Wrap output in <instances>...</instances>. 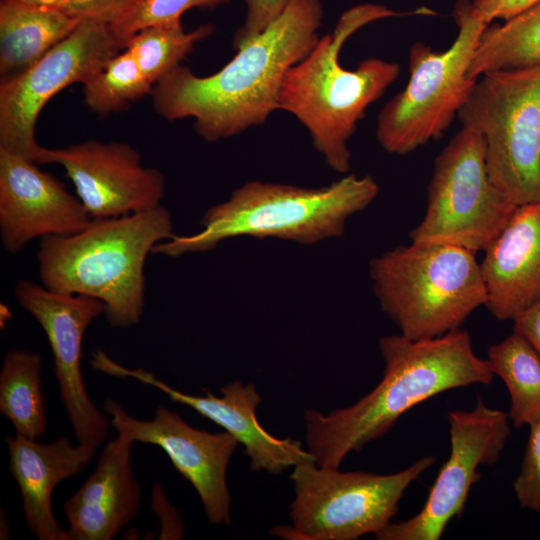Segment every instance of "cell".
<instances>
[{"label": "cell", "instance_id": "cell-23", "mask_svg": "<svg viewBox=\"0 0 540 540\" xmlns=\"http://www.w3.org/2000/svg\"><path fill=\"white\" fill-rule=\"evenodd\" d=\"M41 368L38 353L11 350L5 354L0 371L1 414L16 434L35 440L47 431Z\"/></svg>", "mask_w": 540, "mask_h": 540}, {"label": "cell", "instance_id": "cell-16", "mask_svg": "<svg viewBox=\"0 0 540 540\" xmlns=\"http://www.w3.org/2000/svg\"><path fill=\"white\" fill-rule=\"evenodd\" d=\"M91 364L94 369L105 374L122 378L131 377L157 388L172 402L189 406L201 416L219 425L243 445L244 453L250 459V467L254 472L280 474L301 462L315 461L299 440L276 438L262 427L256 417V409L262 400L252 383L244 385L240 381L230 382L221 387V396L209 391L203 396L192 395L171 387L142 368L124 367L101 350L93 353Z\"/></svg>", "mask_w": 540, "mask_h": 540}, {"label": "cell", "instance_id": "cell-1", "mask_svg": "<svg viewBox=\"0 0 540 540\" xmlns=\"http://www.w3.org/2000/svg\"><path fill=\"white\" fill-rule=\"evenodd\" d=\"M323 14L321 0H290L217 72L197 76L179 65L165 75L151 93L155 111L170 121L192 118L196 133L209 142L264 124L278 110L287 71L318 42Z\"/></svg>", "mask_w": 540, "mask_h": 540}, {"label": "cell", "instance_id": "cell-10", "mask_svg": "<svg viewBox=\"0 0 540 540\" xmlns=\"http://www.w3.org/2000/svg\"><path fill=\"white\" fill-rule=\"evenodd\" d=\"M432 455L392 474L341 472L315 461L294 466L290 518L300 539L354 540L377 534L397 513L407 488L432 466Z\"/></svg>", "mask_w": 540, "mask_h": 540}, {"label": "cell", "instance_id": "cell-13", "mask_svg": "<svg viewBox=\"0 0 540 540\" xmlns=\"http://www.w3.org/2000/svg\"><path fill=\"white\" fill-rule=\"evenodd\" d=\"M14 294L47 336L60 398L77 442L99 448L111 423L88 395L81 358L84 334L105 314L104 303L87 295L55 292L30 280H19Z\"/></svg>", "mask_w": 540, "mask_h": 540}, {"label": "cell", "instance_id": "cell-9", "mask_svg": "<svg viewBox=\"0 0 540 540\" xmlns=\"http://www.w3.org/2000/svg\"><path fill=\"white\" fill-rule=\"evenodd\" d=\"M517 207L489 177L482 135L462 126L435 159L426 212L410 240L484 251Z\"/></svg>", "mask_w": 540, "mask_h": 540}, {"label": "cell", "instance_id": "cell-7", "mask_svg": "<svg viewBox=\"0 0 540 540\" xmlns=\"http://www.w3.org/2000/svg\"><path fill=\"white\" fill-rule=\"evenodd\" d=\"M453 18L458 34L451 46L436 51L426 43H414L408 83L378 113L376 139L388 153L406 155L440 138L477 81L468 71L488 24L471 0H458Z\"/></svg>", "mask_w": 540, "mask_h": 540}, {"label": "cell", "instance_id": "cell-20", "mask_svg": "<svg viewBox=\"0 0 540 540\" xmlns=\"http://www.w3.org/2000/svg\"><path fill=\"white\" fill-rule=\"evenodd\" d=\"M5 443L28 530L39 540H71L54 515L53 491L86 467L98 448L78 442L74 445L68 437L41 443L18 434L7 436Z\"/></svg>", "mask_w": 540, "mask_h": 540}, {"label": "cell", "instance_id": "cell-26", "mask_svg": "<svg viewBox=\"0 0 540 540\" xmlns=\"http://www.w3.org/2000/svg\"><path fill=\"white\" fill-rule=\"evenodd\" d=\"M84 104L99 116L122 111L151 94L154 85L126 49L112 57L83 84Z\"/></svg>", "mask_w": 540, "mask_h": 540}, {"label": "cell", "instance_id": "cell-32", "mask_svg": "<svg viewBox=\"0 0 540 540\" xmlns=\"http://www.w3.org/2000/svg\"><path fill=\"white\" fill-rule=\"evenodd\" d=\"M513 322L514 331L526 338L540 354V300L518 314Z\"/></svg>", "mask_w": 540, "mask_h": 540}, {"label": "cell", "instance_id": "cell-33", "mask_svg": "<svg viewBox=\"0 0 540 540\" xmlns=\"http://www.w3.org/2000/svg\"><path fill=\"white\" fill-rule=\"evenodd\" d=\"M26 3L37 4V5H47V6H59L61 0H19Z\"/></svg>", "mask_w": 540, "mask_h": 540}, {"label": "cell", "instance_id": "cell-22", "mask_svg": "<svg viewBox=\"0 0 540 540\" xmlns=\"http://www.w3.org/2000/svg\"><path fill=\"white\" fill-rule=\"evenodd\" d=\"M540 66V1L503 24L486 26L468 74L474 79L495 71Z\"/></svg>", "mask_w": 540, "mask_h": 540}, {"label": "cell", "instance_id": "cell-18", "mask_svg": "<svg viewBox=\"0 0 540 540\" xmlns=\"http://www.w3.org/2000/svg\"><path fill=\"white\" fill-rule=\"evenodd\" d=\"M133 444L117 433L102 449L93 472L64 502L71 540H111L137 515L142 495L132 464Z\"/></svg>", "mask_w": 540, "mask_h": 540}, {"label": "cell", "instance_id": "cell-11", "mask_svg": "<svg viewBox=\"0 0 540 540\" xmlns=\"http://www.w3.org/2000/svg\"><path fill=\"white\" fill-rule=\"evenodd\" d=\"M121 50L109 23L82 19L31 67L2 78L0 149L40 164L44 147L35 131L41 110L65 87L86 82Z\"/></svg>", "mask_w": 540, "mask_h": 540}, {"label": "cell", "instance_id": "cell-8", "mask_svg": "<svg viewBox=\"0 0 540 540\" xmlns=\"http://www.w3.org/2000/svg\"><path fill=\"white\" fill-rule=\"evenodd\" d=\"M457 118L482 135L495 186L516 206L540 201V66L480 76Z\"/></svg>", "mask_w": 540, "mask_h": 540}, {"label": "cell", "instance_id": "cell-14", "mask_svg": "<svg viewBox=\"0 0 540 540\" xmlns=\"http://www.w3.org/2000/svg\"><path fill=\"white\" fill-rule=\"evenodd\" d=\"M103 410L118 434L134 443L156 445L166 453L175 469L196 490L210 523H231L226 474L239 444L231 434L194 428L179 413L164 406H158L149 420L134 418L110 398Z\"/></svg>", "mask_w": 540, "mask_h": 540}, {"label": "cell", "instance_id": "cell-21", "mask_svg": "<svg viewBox=\"0 0 540 540\" xmlns=\"http://www.w3.org/2000/svg\"><path fill=\"white\" fill-rule=\"evenodd\" d=\"M80 21L58 6L1 0V77H9L31 67L72 33Z\"/></svg>", "mask_w": 540, "mask_h": 540}, {"label": "cell", "instance_id": "cell-15", "mask_svg": "<svg viewBox=\"0 0 540 540\" xmlns=\"http://www.w3.org/2000/svg\"><path fill=\"white\" fill-rule=\"evenodd\" d=\"M61 165L91 219L121 217L161 205L164 175L143 165L130 144L88 140L61 148L44 147L40 164Z\"/></svg>", "mask_w": 540, "mask_h": 540}, {"label": "cell", "instance_id": "cell-19", "mask_svg": "<svg viewBox=\"0 0 540 540\" xmlns=\"http://www.w3.org/2000/svg\"><path fill=\"white\" fill-rule=\"evenodd\" d=\"M488 300L500 321L514 320L540 300V201L518 206L484 249L480 262Z\"/></svg>", "mask_w": 540, "mask_h": 540}, {"label": "cell", "instance_id": "cell-12", "mask_svg": "<svg viewBox=\"0 0 540 540\" xmlns=\"http://www.w3.org/2000/svg\"><path fill=\"white\" fill-rule=\"evenodd\" d=\"M507 412L487 406L478 396L472 410L448 413L450 455L441 466L422 509L413 517L390 522L378 540H439L460 516L480 466L495 464L511 433Z\"/></svg>", "mask_w": 540, "mask_h": 540}, {"label": "cell", "instance_id": "cell-28", "mask_svg": "<svg viewBox=\"0 0 540 540\" xmlns=\"http://www.w3.org/2000/svg\"><path fill=\"white\" fill-rule=\"evenodd\" d=\"M528 426L526 449L513 489L520 507L540 512V417Z\"/></svg>", "mask_w": 540, "mask_h": 540}, {"label": "cell", "instance_id": "cell-25", "mask_svg": "<svg viewBox=\"0 0 540 540\" xmlns=\"http://www.w3.org/2000/svg\"><path fill=\"white\" fill-rule=\"evenodd\" d=\"M213 31L212 24L185 31L182 19L161 22L135 33L124 49L134 56L146 78L155 85Z\"/></svg>", "mask_w": 540, "mask_h": 540}, {"label": "cell", "instance_id": "cell-6", "mask_svg": "<svg viewBox=\"0 0 540 540\" xmlns=\"http://www.w3.org/2000/svg\"><path fill=\"white\" fill-rule=\"evenodd\" d=\"M369 271L382 310L412 340L460 328L488 300L476 253L458 246L411 242L374 258Z\"/></svg>", "mask_w": 540, "mask_h": 540}, {"label": "cell", "instance_id": "cell-31", "mask_svg": "<svg viewBox=\"0 0 540 540\" xmlns=\"http://www.w3.org/2000/svg\"><path fill=\"white\" fill-rule=\"evenodd\" d=\"M540 0H472L476 12L487 24L495 19L508 20Z\"/></svg>", "mask_w": 540, "mask_h": 540}, {"label": "cell", "instance_id": "cell-27", "mask_svg": "<svg viewBox=\"0 0 540 540\" xmlns=\"http://www.w3.org/2000/svg\"><path fill=\"white\" fill-rule=\"evenodd\" d=\"M232 0H134L112 23L111 29L122 49L138 31L153 24L182 19L190 9H208Z\"/></svg>", "mask_w": 540, "mask_h": 540}, {"label": "cell", "instance_id": "cell-24", "mask_svg": "<svg viewBox=\"0 0 540 540\" xmlns=\"http://www.w3.org/2000/svg\"><path fill=\"white\" fill-rule=\"evenodd\" d=\"M510 395L508 416L519 428L540 417V354L521 334L511 335L488 349L486 359Z\"/></svg>", "mask_w": 540, "mask_h": 540}, {"label": "cell", "instance_id": "cell-3", "mask_svg": "<svg viewBox=\"0 0 540 540\" xmlns=\"http://www.w3.org/2000/svg\"><path fill=\"white\" fill-rule=\"evenodd\" d=\"M408 15H434L421 7L399 12L378 4L354 6L340 16L334 31L320 36L313 49L286 73L278 110L292 114L308 131L315 149L338 172L350 169L348 141L368 107L384 95L401 67L380 58H367L353 69L339 61L346 40L374 21Z\"/></svg>", "mask_w": 540, "mask_h": 540}, {"label": "cell", "instance_id": "cell-4", "mask_svg": "<svg viewBox=\"0 0 540 540\" xmlns=\"http://www.w3.org/2000/svg\"><path fill=\"white\" fill-rule=\"evenodd\" d=\"M162 205L121 217L91 219L83 230L42 237L37 261L42 285L101 300L111 327L140 322L144 309V266L155 245L174 236Z\"/></svg>", "mask_w": 540, "mask_h": 540}, {"label": "cell", "instance_id": "cell-30", "mask_svg": "<svg viewBox=\"0 0 540 540\" xmlns=\"http://www.w3.org/2000/svg\"><path fill=\"white\" fill-rule=\"evenodd\" d=\"M134 0H61L58 7L78 19L112 23Z\"/></svg>", "mask_w": 540, "mask_h": 540}, {"label": "cell", "instance_id": "cell-5", "mask_svg": "<svg viewBox=\"0 0 540 540\" xmlns=\"http://www.w3.org/2000/svg\"><path fill=\"white\" fill-rule=\"evenodd\" d=\"M378 192L369 175H346L319 188L250 181L205 212L201 231L174 235L155 245L152 254L179 257L206 252L239 236L314 244L341 236L347 219L365 209Z\"/></svg>", "mask_w": 540, "mask_h": 540}, {"label": "cell", "instance_id": "cell-29", "mask_svg": "<svg viewBox=\"0 0 540 540\" xmlns=\"http://www.w3.org/2000/svg\"><path fill=\"white\" fill-rule=\"evenodd\" d=\"M290 0H244L245 19L234 35V48L261 33L284 10Z\"/></svg>", "mask_w": 540, "mask_h": 540}, {"label": "cell", "instance_id": "cell-2", "mask_svg": "<svg viewBox=\"0 0 540 540\" xmlns=\"http://www.w3.org/2000/svg\"><path fill=\"white\" fill-rule=\"evenodd\" d=\"M379 349L385 368L371 392L327 415L305 411L307 446L317 465L338 469L348 453L382 437L417 404L451 389L488 385L494 376L461 328L429 339L385 336Z\"/></svg>", "mask_w": 540, "mask_h": 540}, {"label": "cell", "instance_id": "cell-17", "mask_svg": "<svg viewBox=\"0 0 540 540\" xmlns=\"http://www.w3.org/2000/svg\"><path fill=\"white\" fill-rule=\"evenodd\" d=\"M37 165L0 149V237L12 255L35 238L75 234L91 221L79 198Z\"/></svg>", "mask_w": 540, "mask_h": 540}]
</instances>
